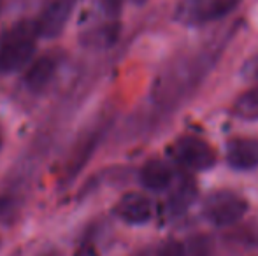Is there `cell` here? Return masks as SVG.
Segmentation results:
<instances>
[{
  "label": "cell",
  "mask_w": 258,
  "mask_h": 256,
  "mask_svg": "<svg viewBox=\"0 0 258 256\" xmlns=\"http://www.w3.org/2000/svg\"><path fill=\"white\" fill-rule=\"evenodd\" d=\"M248 211V202L234 192H214L204 202V216L214 226H230Z\"/></svg>",
  "instance_id": "cell-1"
},
{
  "label": "cell",
  "mask_w": 258,
  "mask_h": 256,
  "mask_svg": "<svg viewBox=\"0 0 258 256\" xmlns=\"http://www.w3.org/2000/svg\"><path fill=\"white\" fill-rule=\"evenodd\" d=\"M241 0H183L176 9V18L184 25H202L230 14Z\"/></svg>",
  "instance_id": "cell-2"
},
{
  "label": "cell",
  "mask_w": 258,
  "mask_h": 256,
  "mask_svg": "<svg viewBox=\"0 0 258 256\" xmlns=\"http://www.w3.org/2000/svg\"><path fill=\"white\" fill-rule=\"evenodd\" d=\"M176 156L191 170H207L216 163L214 149L199 137H183L176 144Z\"/></svg>",
  "instance_id": "cell-3"
},
{
  "label": "cell",
  "mask_w": 258,
  "mask_h": 256,
  "mask_svg": "<svg viewBox=\"0 0 258 256\" xmlns=\"http://www.w3.org/2000/svg\"><path fill=\"white\" fill-rule=\"evenodd\" d=\"M35 53V44L28 37H14L0 48V72L11 74L32 60Z\"/></svg>",
  "instance_id": "cell-4"
},
{
  "label": "cell",
  "mask_w": 258,
  "mask_h": 256,
  "mask_svg": "<svg viewBox=\"0 0 258 256\" xmlns=\"http://www.w3.org/2000/svg\"><path fill=\"white\" fill-rule=\"evenodd\" d=\"M72 11V0H54L49 4L35 23V30L46 39H54L63 32Z\"/></svg>",
  "instance_id": "cell-5"
},
{
  "label": "cell",
  "mask_w": 258,
  "mask_h": 256,
  "mask_svg": "<svg viewBox=\"0 0 258 256\" xmlns=\"http://www.w3.org/2000/svg\"><path fill=\"white\" fill-rule=\"evenodd\" d=\"M116 214L128 225H144L153 216V205L150 198L141 193H126L116 205Z\"/></svg>",
  "instance_id": "cell-6"
},
{
  "label": "cell",
  "mask_w": 258,
  "mask_h": 256,
  "mask_svg": "<svg viewBox=\"0 0 258 256\" xmlns=\"http://www.w3.org/2000/svg\"><path fill=\"white\" fill-rule=\"evenodd\" d=\"M227 161L237 170H249L258 167V140L234 139L227 146Z\"/></svg>",
  "instance_id": "cell-7"
},
{
  "label": "cell",
  "mask_w": 258,
  "mask_h": 256,
  "mask_svg": "<svg viewBox=\"0 0 258 256\" xmlns=\"http://www.w3.org/2000/svg\"><path fill=\"white\" fill-rule=\"evenodd\" d=\"M141 183L146 190L155 193L165 192L172 183V170L160 160H151L141 170Z\"/></svg>",
  "instance_id": "cell-8"
},
{
  "label": "cell",
  "mask_w": 258,
  "mask_h": 256,
  "mask_svg": "<svg viewBox=\"0 0 258 256\" xmlns=\"http://www.w3.org/2000/svg\"><path fill=\"white\" fill-rule=\"evenodd\" d=\"M54 70H56V62L51 56L35 60L27 70V74H25V86L30 92H41L51 82Z\"/></svg>",
  "instance_id": "cell-9"
},
{
  "label": "cell",
  "mask_w": 258,
  "mask_h": 256,
  "mask_svg": "<svg viewBox=\"0 0 258 256\" xmlns=\"http://www.w3.org/2000/svg\"><path fill=\"white\" fill-rule=\"evenodd\" d=\"M234 113L237 118L246 121L258 120V88L242 93L234 104Z\"/></svg>",
  "instance_id": "cell-10"
},
{
  "label": "cell",
  "mask_w": 258,
  "mask_h": 256,
  "mask_svg": "<svg viewBox=\"0 0 258 256\" xmlns=\"http://www.w3.org/2000/svg\"><path fill=\"white\" fill-rule=\"evenodd\" d=\"M195 198V186L194 183H184L177 188V192L170 198V211L174 214H181L188 209V205L194 202Z\"/></svg>",
  "instance_id": "cell-11"
},
{
  "label": "cell",
  "mask_w": 258,
  "mask_h": 256,
  "mask_svg": "<svg viewBox=\"0 0 258 256\" xmlns=\"http://www.w3.org/2000/svg\"><path fill=\"white\" fill-rule=\"evenodd\" d=\"M116 35H118V27H104L97 32H90L85 35V42L88 46H97V48H105V46H111L116 41Z\"/></svg>",
  "instance_id": "cell-12"
},
{
  "label": "cell",
  "mask_w": 258,
  "mask_h": 256,
  "mask_svg": "<svg viewBox=\"0 0 258 256\" xmlns=\"http://www.w3.org/2000/svg\"><path fill=\"white\" fill-rule=\"evenodd\" d=\"M158 256H184V247L177 240H169L160 247Z\"/></svg>",
  "instance_id": "cell-13"
},
{
  "label": "cell",
  "mask_w": 258,
  "mask_h": 256,
  "mask_svg": "<svg viewBox=\"0 0 258 256\" xmlns=\"http://www.w3.org/2000/svg\"><path fill=\"white\" fill-rule=\"evenodd\" d=\"M242 75L246 79H251V81H256L258 79V56H255L253 60H249L248 63L242 68Z\"/></svg>",
  "instance_id": "cell-14"
},
{
  "label": "cell",
  "mask_w": 258,
  "mask_h": 256,
  "mask_svg": "<svg viewBox=\"0 0 258 256\" xmlns=\"http://www.w3.org/2000/svg\"><path fill=\"white\" fill-rule=\"evenodd\" d=\"M41 256H58L56 253H42Z\"/></svg>",
  "instance_id": "cell-15"
}]
</instances>
